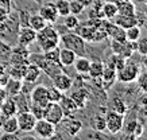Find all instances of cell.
I'll return each mask as SVG.
<instances>
[{
	"label": "cell",
	"instance_id": "4",
	"mask_svg": "<svg viewBox=\"0 0 147 140\" xmlns=\"http://www.w3.org/2000/svg\"><path fill=\"white\" fill-rule=\"evenodd\" d=\"M105 125H107V131L111 135H117L124 128V115H120L115 111L107 112L105 113Z\"/></svg>",
	"mask_w": 147,
	"mask_h": 140
},
{
	"label": "cell",
	"instance_id": "42",
	"mask_svg": "<svg viewBox=\"0 0 147 140\" xmlns=\"http://www.w3.org/2000/svg\"><path fill=\"white\" fill-rule=\"evenodd\" d=\"M136 81H138L139 88L142 89V92H147V69H146V72H143L139 74V77L136 78Z\"/></svg>",
	"mask_w": 147,
	"mask_h": 140
},
{
	"label": "cell",
	"instance_id": "33",
	"mask_svg": "<svg viewBox=\"0 0 147 140\" xmlns=\"http://www.w3.org/2000/svg\"><path fill=\"white\" fill-rule=\"evenodd\" d=\"M80 24V20L77 18V15H73V14H69L65 16V22H63V26L66 30L69 31H74L77 28V26Z\"/></svg>",
	"mask_w": 147,
	"mask_h": 140
},
{
	"label": "cell",
	"instance_id": "7",
	"mask_svg": "<svg viewBox=\"0 0 147 140\" xmlns=\"http://www.w3.org/2000/svg\"><path fill=\"white\" fill-rule=\"evenodd\" d=\"M16 120H18L19 131L24 132V133H28V132H32L38 119H36L30 111H27V112L16 113Z\"/></svg>",
	"mask_w": 147,
	"mask_h": 140
},
{
	"label": "cell",
	"instance_id": "9",
	"mask_svg": "<svg viewBox=\"0 0 147 140\" xmlns=\"http://www.w3.org/2000/svg\"><path fill=\"white\" fill-rule=\"evenodd\" d=\"M62 125V129L66 132V135L69 136H76L78 132L82 129V123L76 119L74 116H65L59 123ZM58 124V125H59Z\"/></svg>",
	"mask_w": 147,
	"mask_h": 140
},
{
	"label": "cell",
	"instance_id": "47",
	"mask_svg": "<svg viewBox=\"0 0 147 140\" xmlns=\"http://www.w3.org/2000/svg\"><path fill=\"white\" fill-rule=\"evenodd\" d=\"M140 117H143L144 120H147V104L146 105H142V108H140Z\"/></svg>",
	"mask_w": 147,
	"mask_h": 140
},
{
	"label": "cell",
	"instance_id": "51",
	"mask_svg": "<svg viewBox=\"0 0 147 140\" xmlns=\"http://www.w3.org/2000/svg\"><path fill=\"white\" fill-rule=\"evenodd\" d=\"M140 104L142 105L147 104V92H143V96H140Z\"/></svg>",
	"mask_w": 147,
	"mask_h": 140
},
{
	"label": "cell",
	"instance_id": "28",
	"mask_svg": "<svg viewBox=\"0 0 147 140\" xmlns=\"http://www.w3.org/2000/svg\"><path fill=\"white\" fill-rule=\"evenodd\" d=\"M73 66L76 69L77 73L80 74H88V70H89V66H90V61L85 55H81V57H77Z\"/></svg>",
	"mask_w": 147,
	"mask_h": 140
},
{
	"label": "cell",
	"instance_id": "30",
	"mask_svg": "<svg viewBox=\"0 0 147 140\" xmlns=\"http://www.w3.org/2000/svg\"><path fill=\"white\" fill-rule=\"evenodd\" d=\"M90 127H92L96 132H105L107 131L105 116H104V115H98V113H96L93 117L90 119Z\"/></svg>",
	"mask_w": 147,
	"mask_h": 140
},
{
	"label": "cell",
	"instance_id": "36",
	"mask_svg": "<svg viewBox=\"0 0 147 140\" xmlns=\"http://www.w3.org/2000/svg\"><path fill=\"white\" fill-rule=\"evenodd\" d=\"M112 111H115V112L120 113V115H125L127 113V111H128V107H127V104H125L123 100L120 98H115L113 100V104H112Z\"/></svg>",
	"mask_w": 147,
	"mask_h": 140
},
{
	"label": "cell",
	"instance_id": "8",
	"mask_svg": "<svg viewBox=\"0 0 147 140\" xmlns=\"http://www.w3.org/2000/svg\"><path fill=\"white\" fill-rule=\"evenodd\" d=\"M30 101L32 104H39L42 107H46L49 101V88L45 85H36L32 86L30 92Z\"/></svg>",
	"mask_w": 147,
	"mask_h": 140
},
{
	"label": "cell",
	"instance_id": "53",
	"mask_svg": "<svg viewBox=\"0 0 147 140\" xmlns=\"http://www.w3.org/2000/svg\"><path fill=\"white\" fill-rule=\"evenodd\" d=\"M105 1H113V3H117V1H120V0H105Z\"/></svg>",
	"mask_w": 147,
	"mask_h": 140
},
{
	"label": "cell",
	"instance_id": "3",
	"mask_svg": "<svg viewBox=\"0 0 147 140\" xmlns=\"http://www.w3.org/2000/svg\"><path fill=\"white\" fill-rule=\"evenodd\" d=\"M59 41L62 42L66 49L73 50L77 54V57L86 54V47H85V41L77 34H71V32H65L59 36Z\"/></svg>",
	"mask_w": 147,
	"mask_h": 140
},
{
	"label": "cell",
	"instance_id": "52",
	"mask_svg": "<svg viewBox=\"0 0 147 140\" xmlns=\"http://www.w3.org/2000/svg\"><path fill=\"white\" fill-rule=\"evenodd\" d=\"M140 57H142V63H143V66H144V69H147V54L140 55Z\"/></svg>",
	"mask_w": 147,
	"mask_h": 140
},
{
	"label": "cell",
	"instance_id": "15",
	"mask_svg": "<svg viewBox=\"0 0 147 140\" xmlns=\"http://www.w3.org/2000/svg\"><path fill=\"white\" fill-rule=\"evenodd\" d=\"M40 74H42V70L39 69V66H36L35 63L28 62V65L26 66V70H24V74H23V81L30 82V84H35L38 80H39Z\"/></svg>",
	"mask_w": 147,
	"mask_h": 140
},
{
	"label": "cell",
	"instance_id": "56",
	"mask_svg": "<svg viewBox=\"0 0 147 140\" xmlns=\"http://www.w3.org/2000/svg\"><path fill=\"white\" fill-rule=\"evenodd\" d=\"M0 89H1V86H0Z\"/></svg>",
	"mask_w": 147,
	"mask_h": 140
},
{
	"label": "cell",
	"instance_id": "16",
	"mask_svg": "<svg viewBox=\"0 0 147 140\" xmlns=\"http://www.w3.org/2000/svg\"><path fill=\"white\" fill-rule=\"evenodd\" d=\"M101 81H102V86L108 89L113 85V82L116 81V69L112 66V65H108V66H104V70H102L101 74Z\"/></svg>",
	"mask_w": 147,
	"mask_h": 140
},
{
	"label": "cell",
	"instance_id": "45",
	"mask_svg": "<svg viewBox=\"0 0 147 140\" xmlns=\"http://www.w3.org/2000/svg\"><path fill=\"white\" fill-rule=\"evenodd\" d=\"M0 140H19L18 133H9V132H3L0 135Z\"/></svg>",
	"mask_w": 147,
	"mask_h": 140
},
{
	"label": "cell",
	"instance_id": "14",
	"mask_svg": "<svg viewBox=\"0 0 147 140\" xmlns=\"http://www.w3.org/2000/svg\"><path fill=\"white\" fill-rule=\"evenodd\" d=\"M113 23H116L119 27L124 28V30L132 27V26H139L140 24L139 18L136 15H119V14L116 15V18L113 19Z\"/></svg>",
	"mask_w": 147,
	"mask_h": 140
},
{
	"label": "cell",
	"instance_id": "48",
	"mask_svg": "<svg viewBox=\"0 0 147 140\" xmlns=\"http://www.w3.org/2000/svg\"><path fill=\"white\" fill-rule=\"evenodd\" d=\"M0 5L7 9H11V0H0Z\"/></svg>",
	"mask_w": 147,
	"mask_h": 140
},
{
	"label": "cell",
	"instance_id": "27",
	"mask_svg": "<svg viewBox=\"0 0 147 140\" xmlns=\"http://www.w3.org/2000/svg\"><path fill=\"white\" fill-rule=\"evenodd\" d=\"M27 65H28V63H9L8 70H7V72H8V74H9V77L22 80Z\"/></svg>",
	"mask_w": 147,
	"mask_h": 140
},
{
	"label": "cell",
	"instance_id": "19",
	"mask_svg": "<svg viewBox=\"0 0 147 140\" xmlns=\"http://www.w3.org/2000/svg\"><path fill=\"white\" fill-rule=\"evenodd\" d=\"M77 58V54L70 49H59V63L62 65L63 68L66 66H73V63Z\"/></svg>",
	"mask_w": 147,
	"mask_h": 140
},
{
	"label": "cell",
	"instance_id": "2",
	"mask_svg": "<svg viewBox=\"0 0 147 140\" xmlns=\"http://www.w3.org/2000/svg\"><path fill=\"white\" fill-rule=\"evenodd\" d=\"M139 74H140V68L138 63L125 59L123 66L116 70V80H119L123 84H131V82L136 81Z\"/></svg>",
	"mask_w": 147,
	"mask_h": 140
},
{
	"label": "cell",
	"instance_id": "24",
	"mask_svg": "<svg viewBox=\"0 0 147 140\" xmlns=\"http://www.w3.org/2000/svg\"><path fill=\"white\" fill-rule=\"evenodd\" d=\"M101 14L107 20H113L116 18L117 12V4L113 1H105L101 7Z\"/></svg>",
	"mask_w": 147,
	"mask_h": 140
},
{
	"label": "cell",
	"instance_id": "5",
	"mask_svg": "<svg viewBox=\"0 0 147 140\" xmlns=\"http://www.w3.org/2000/svg\"><path fill=\"white\" fill-rule=\"evenodd\" d=\"M55 127L57 125L51 124V123L45 120V119H38L32 132L39 139H51V137L55 136V132H57Z\"/></svg>",
	"mask_w": 147,
	"mask_h": 140
},
{
	"label": "cell",
	"instance_id": "6",
	"mask_svg": "<svg viewBox=\"0 0 147 140\" xmlns=\"http://www.w3.org/2000/svg\"><path fill=\"white\" fill-rule=\"evenodd\" d=\"M63 117H65V115H63V111L59 102H53V101L47 102V105L45 107V113H43L45 120L50 121L54 125H58Z\"/></svg>",
	"mask_w": 147,
	"mask_h": 140
},
{
	"label": "cell",
	"instance_id": "18",
	"mask_svg": "<svg viewBox=\"0 0 147 140\" xmlns=\"http://www.w3.org/2000/svg\"><path fill=\"white\" fill-rule=\"evenodd\" d=\"M13 101H15V105H16V111L18 113L20 112H27L30 111V105H31V101H30V96L24 94V93H18L16 96L12 97Z\"/></svg>",
	"mask_w": 147,
	"mask_h": 140
},
{
	"label": "cell",
	"instance_id": "1",
	"mask_svg": "<svg viewBox=\"0 0 147 140\" xmlns=\"http://www.w3.org/2000/svg\"><path fill=\"white\" fill-rule=\"evenodd\" d=\"M35 41L38 42V45L42 49V51H46V50L58 46V43H59V34L51 24H47L45 28H42L40 31L36 32Z\"/></svg>",
	"mask_w": 147,
	"mask_h": 140
},
{
	"label": "cell",
	"instance_id": "37",
	"mask_svg": "<svg viewBox=\"0 0 147 140\" xmlns=\"http://www.w3.org/2000/svg\"><path fill=\"white\" fill-rule=\"evenodd\" d=\"M69 7H70V14L73 15H80L82 14V11H84V5L81 4L80 1H77V0H71L69 1Z\"/></svg>",
	"mask_w": 147,
	"mask_h": 140
},
{
	"label": "cell",
	"instance_id": "35",
	"mask_svg": "<svg viewBox=\"0 0 147 140\" xmlns=\"http://www.w3.org/2000/svg\"><path fill=\"white\" fill-rule=\"evenodd\" d=\"M139 38H140V28L139 26H132V27H129L125 30V39L127 41H138Z\"/></svg>",
	"mask_w": 147,
	"mask_h": 140
},
{
	"label": "cell",
	"instance_id": "23",
	"mask_svg": "<svg viewBox=\"0 0 147 140\" xmlns=\"http://www.w3.org/2000/svg\"><path fill=\"white\" fill-rule=\"evenodd\" d=\"M22 80H18V78H12L9 77L8 82L5 84L4 86V90L7 92V94L13 97V96H16L18 93L22 92Z\"/></svg>",
	"mask_w": 147,
	"mask_h": 140
},
{
	"label": "cell",
	"instance_id": "32",
	"mask_svg": "<svg viewBox=\"0 0 147 140\" xmlns=\"http://www.w3.org/2000/svg\"><path fill=\"white\" fill-rule=\"evenodd\" d=\"M54 4H55V8H57L58 16H62V18H65L66 15L70 14L69 0H57Z\"/></svg>",
	"mask_w": 147,
	"mask_h": 140
},
{
	"label": "cell",
	"instance_id": "39",
	"mask_svg": "<svg viewBox=\"0 0 147 140\" xmlns=\"http://www.w3.org/2000/svg\"><path fill=\"white\" fill-rule=\"evenodd\" d=\"M62 96H63V93L61 90H58L57 88H54V86L49 88V101L58 102V101L61 100V97H62Z\"/></svg>",
	"mask_w": 147,
	"mask_h": 140
},
{
	"label": "cell",
	"instance_id": "55",
	"mask_svg": "<svg viewBox=\"0 0 147 140\" xmlns=\"http://www.w3.org/2000/svg\"><path fill=\"white\" fill-rule=\"evenodd\" d=\"M144 12H146V15H147V7H146V11H144Z\"/></svg>",
	"mask_w": 147,
	"mask_h": 140
},
{
	"label": "cell",
	"instance_id": "25",
	"mask_svg": "<svg viewBox=\"0 0 147 140\" xmlns=\"http://www.w3.org/2000/svg\"><path fill=\"white\" fill-rule=\"evenodd\" d=\"M1 129H3V132L18 133L19 127H18V120H16V115L15 116H9V117H4V120L1 123Z\"/></svg>",
	"mask_w": 147,
	"mask_h": 140
},
{
	"label": "cell",
	"instance_id": "21",
	"mask_svg": "<svg viewBox=\"0 0 147 140\" xmlns=\"http://www.w3.org/2000/svg\"><path fill=\"white\" fill-rule=\"evenodd\" d=\"M58 102H59V105H61V108H62L65 116H73V115L76 113V111L78 109L77 108V105L74 104V101L71 100L70 96H69V97H67V96H62Z\"/></svg>",
	"mask_w": 147,
	"mask_h": 140
},
{
	"label": "cell",
	"instance_id": "46",
	"mask_svg": "<svg viewBox=\"0 0 147 140\" xmlns=\"http://www.w3.org/2000/svg\"><path fill=\"white\" fill-rule=\"evenodd\" d=\"M8 80H9V74H8V72L3 73V74H0V86H1V88H4L5 84L8 82Z\"/></svg>",
	"mask_w": 147,
	"mask_h": 140
},
{
	"label": "cell",
	"instance_id": "54",
	"mask_svg": "<svg viewBox=\"0 0 147 140\" xmlns=\"http://www.w3.org/2000/svg\"><path fill=\"white\" fill-rule=\"evenodd\" d=\"M34 1H36V3H42V0H34Z\"/></svg>",
	"mask_w": 147,
	"mask_h": 140
},
{
	"label": "cell",
	"instance_id": "20",
	"mask_svg": "<svg viewBox=\"0 0 147 140\" xmlns=\"http://www.w3.org/2000/svg\"><path fill=\"white\" fill-rule=\"evenodd\" d=\"M77 35H80L85 42H92V36H93L94 31V26L90 22H86L85 24H78L77 28L74 30Z\"/></svg>",
	"mask_w": 147,
	"mask_h": 140
},
{
	"label": "cell",
	"instance_id": "10",
	"mask_svg": "<svg viewBox=\"0 0 147 140\" xmlns=\"http://www.w3.org/2000/svg\"><path fill=\"white\" fill-rule=\"evenodd\" d=\"M36 31L32 30L30 26H24V27H19L18 30V45L28 47V46L35 42Z\"/></svg>",
	"mask_w": 147,
	"mask_h": 140
},
{
	"label": "cell",
	"instance_id": "22",
	"mask_svg": "<svg viewBox=\"0 0 147 140\" xmlns=\"http://www.w3.org/2000/svg\"><path fill=\"white\" fill-rule=\"evenodd\" d=\"M116 4L119 15H136V7L132 0H120Z\"/></svg>",
	"mask_w": 147,
	"mask_h": 140
},
{
	"label": "cell",
	"instance_id": "29",
	"mask_svg": "<svg viewBox=\"0 0 147 140\" xmlns=\"http://www.w3.org/2000/svg\"><path fill=\"white\" fill-rule=\"evenodd\" d=\"M49 23L46 22L45 19L42 18L39 14H35V15H30V18H28V26L32 28V30H35L36 32L40 31L42 28H45Z\"/></svg>",
	"mask_w": 147,
	"mask_h": 140
},
{
	"label": "cell",
	"instance_id": "49",
	"mask_svg": "<svg viewBox=\"0 0 147 140\" xmlns=\"http://www.w3.org/2000/svg\"><path fill=\"white\" fill-rule=\"evenodd\" d=\"M7 97H8L7 92L4 90V88H1V89H0V102H3V101H4Z\"/></svg>",
	"mask_w": 147,
	"mask_h": 140
},
{
	"label": "cell",
	"instance_id": "12",
	"mask_svg": "<svg viewBox=\"0 0 147 140\" xmlns=\"http://www.w3.org/2000/svg\"><path fill=\"white\" fill-rule=\"evenodd\" d=\"M38 14L45 19L49 24L55 23L58 19V12H57V8H55V4H54V3H45V4L40 7Z\"/></svg>",
	"mask_w": 147,
	"mask_h": 140
},
{
	"label": "cell",
	"instance_id": "38",
	"mask_svg": "<svg viewBox=\"0 0 147 140\" xmlns=\"http://www.w3.org/2000/svg\"><path fill=\"white\" fill-rule=\"evenodd\" d=\"M30 112L35 116L36 119H43V113H45V107L39 104H32L30 105Z\"/></svg>",
	"mask_w": 147,
	"mask_h": 140
},
{
	"label": "cell",
	"instance_id": "26",
	"mask_svg": "<svg viewBox=\"0 0 147 140\" xmlns=\"http://www.w3.org/2000/svg\"><path fill=\"white\" fill-rule=\"evenodd\" d=\"M70 97H71V100L74 101V104L77 105V108L82 109V108H85V105H86V101H88L89 94H88V92L85 90V89H78L77 92L71 93Z\"/></svg>",
	"mask_w": 147,
	"mask_h": 140
},
{
	"label": "cell",
	"instance_id": "43",
	"mask_svg": "<svg viewBox=\"0 0 147 140\" xmlns=\"http://www.w3.org/2000/svg\"><path fill=\"white\" fill-rule=\"evenodd\" d=\"M143 131H144V128H143V124L139 120H136V123H135V127L134 129H132V133H131V137H140V136L143 135Z\"/></svg>",
	"mask_w": 147,
	"mask_h": 140
},
{
	"label": "cell",
	"instance_id": "41",
	"mask_svg": "<svg viewBox=\"0 0 147 140\" xmlns=\"http://www.w3.org/2000/svg\"><path fill=\"white\" fill-rule=\"evenodd\" d=\"M28 18H30V14L27 12L26 9H20L19 11V27H24V26H28Z\"/></svg>",
	"mask_w": 147,
	"mask_h": 140
},
{
	"label": "cell",
	"instance_id": "50",
	"mask_svg": "<svg viewBox=\"0 0 147 140\" xmlns=\"http://www.w3.org/2000/svg\"><path fill=\"white\" fill-rule=\"evenodd\" d=\"M77 1H80L84 7H90L94 3V0H77Z\"/></svg>",
	"mask_w": 147,
	"mask_h": 140
},
{
	"label": "cell",
	"instance_id": "44",
	"mask_svg": "<svg viewBox=\"0 0 147 140\" xmlns=\"http://www.w3.org/2000/svg\"><path fill=\"white\" fill-rule=\"evenodd\" d=\"M11 46L7 43V42H4L1 38H0V55H4V54H9V51H11Z\"/></svg>",
	"mask_w": 147,
	"mask_h": 140
},
{
	"label": "cell",
	"instance_id": "40",
	"mask_svg": "<svg viewBox=\"0 0 147 140\" xmlns=\"http://www.w3.org/2000/svg\"><path fill=\"white\" fill-rule=\"evenodd\" d=\"M136 53L140 55L147 54V36L146 38H139L136 41Z\"/></svg>",
	"mask_w": 147,
	"mask_h": 140
},
{
	"label": "cell",
	"instance_id": "11",
	"mask_svg": "<svg viewBox=\"0 0 147 140\" xmlns=\"http://www.w3.org/2000/svg\"><path fill=\"white\" fill-rule=\"evenodd\" d=\"M51 80H53V86L54 88H57L58 90H61L62 93L67 92L71 88V85H73V80H71L67 74H65L63 72L55 74Z\"/></svg>",
	"mask_w": 147,
	"mask_h": 140
},
{
	"label": "cell",
	"instance_id": "31",
	"mask_svg": "<svg viewBox=\"0 0 147 140\" xmlns=\"http://www.w3.org/2000/svg\"><path fill=\"white\" fill-rule=\"evenodd\" d=\"M102 70H104V63L101 61H90V66L89 70H88V74L89 77L92 78H100L102 74Z\"/></svg>",
	"mask_w": 147,
	"mask_h": 140
},
{
	"label": "cell",
	"instance_id": "34",
	"mask_svg": "<svg viewBox=\"0 0 147 140\" xmlns=\"http://www.w3.org/2000/svg\"><path fill=\"white\" fill-rule=\"evenodd\" d=\"M43 57H45L47 61H51V62H58L59 63V47H53V49H49L43 51Z\"/></svg>",
	"mask_w": 147,
	"mask_h": 140
},
{
	"label": "cell",
	"instance_id": "17",
	"mask_svg": "<svg viewBox=\"0 0 147 140\" xmlns=\"http://www.w3.org/2000/svg\"><path fill=\"white\" fill-rule=\"evenodd\" d=\"M18 113L16 111V105H15V101L11 96H8L7 98L0 102V115L4 116V117H9V116H15Z\"/></svg>",
	"mask_w": 147,
	"mask_h": 140
},
{
	"label": "cell",
	"instance_id": "13",
	"mask_svg": "<svg viewBox=\"0 0 147 140\" xmlns=\"http://www.w3.org/2000/svg\"><path fill=\"white\" fill-rule=\"evenodd\" d=\"M105 31H107V36H109L112 41H125V30L119 27L116 23H112L108 20L105 24Z\"/></svg>",
	"mask_w": 147,
	"mask_h": 140
}]
</instances>
